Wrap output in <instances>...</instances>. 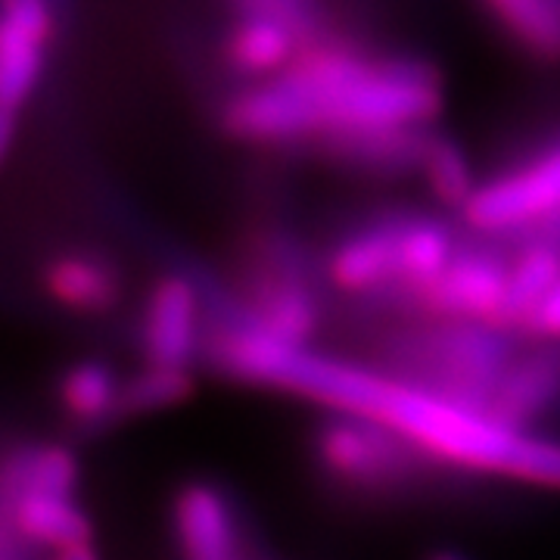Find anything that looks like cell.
<instances>
[{
    "instance_id": "6da1fadb",
    "label": "cell",
    "mask_w": 560,
    "mask_h": 560,
    "mask_svg": "<svg viewBox=\"0 0 560 560\" xmlns=\"http://www.w3.org/2000/svg\"><path fill=\"white\" fill-rule=\"evenodd\" d=\"M219 359L246 381L278 383L342 408L346 415L377 420L415 452H427L445 464L560 482V448L523 440L521 430L499 423L486 408L448 399L415 381L315 359L249 320L221 334Z\"/></svg>"
},
{
    "instance_id": "7a4b0ae2",
    "label": "cell",
    "mask_w": 560,
    "mask_h": 560,
    "mask_svg": "<svg viewBox=\"0 0 560 560\" xmlns=\"http://www.w3.org/2000/svg\"><path fill=\"white\" fill-rule=\"evenodd\" d=\"M440 106V79L423 62L312 47L275 79L234 97L224 119L237 138L259 143L324 138L342 150L374 135L420 131Z\"/></svg>"
},
{
    "instance_id": "3957f363",
    "label": "cell",
    "mask_w": 560,
    "mask_h": 560,
    "mask_svg": "<svg viewBox=\"0 0 560 560\" xmlns=\"http://www.w3.org/2000/svg\"><path fill=\"white\" fill-rule=\"evenodd\" d=\"M75 480V458L60 445H40L16 460L7 499L10 523L22 539L57 551L88 541L91 526L72 499Z\"/></svg>"
},
{
    "instance_id": "277c9868",
    "label": "cell",
    "mask_w": 560,
    "mask_h": 560,
    "mask_svg": "<svg viewBox=\"0 0 560 560\" xmlns=\"http://www.w3.org/2000/svg\"><path fill=\"white\" fill-rule=\"evenodd\" d=\"M405 359L418 368L420 386H430L448 399L486 408L495 383L504 374L508 346L492 324H464L452 320L433 334L408 342Z\"/></svg>"
},
{
    "instance_id": "5b68a950",
    "label": "cell",
    "mask_w": 560,
    "mask_h": 560,
    "mask_svg": "<svg viewBox=\"0 0 560 560\" xmlns=\"http://www.w3.org/2000/svg\"><path fill=\"white\" fill-rule=\"evenodd\" d=\"M470 228L504 234L560 219V143L514 172L486 180L464 206Z\"/></svg>"
},
{
    "instance_id": "8992f818",
    "label": "cell",
    "mask_w": 560,
    "mask_h": 560,
    "mask_svg": "<svg viewBox=\"0 0 560 560\" xmlns=\"http://www.w3.org/2000/svg\"><path fill=\"white\" fill-rule=\"evenodd\" d=\"M324 467L355 486H386L408 474L415 448L377 420L346 415L320 433Z\"/></svg>"
},
{
    "instance_id": "52a82bcc",
    "label": "cell",
    "mask_w": 560,
    "mask_h": 560,
    "mask_svg": "<svg viewBox=\"0 0 560 560\" xmlns=\"http://www.w3.org/2000/svg\"><path fill=\"white\" fill-rule=\"evenodd\" d=\"M47 0H7L0 25V103H3V143H10L13 116L28 101L40 75L44 47L50 38Z\"/></svg>"
},
{
    "instance_id": "ba28073f",
    "label": "cell",
    "mask_w": 560,
    "mask_h": 560,
    "mask_svg": "<svg viewBox=\"0 0 560 560\" xmlns=\"http://www.w3.org/2000/svg\"><path fill=\"white\" fill-rule=\"evenodd\" d=\"M420 302L464 324H495L508 312V265L489 253H458L423 293Z\"/></svg>"
},
{
    "instance_id": "9c48e42d",
    "label": "cell",
    "mask_w": 560,
    "mask_h": 560,
    "mask_svg": "<svg viewBox=\"0 0 560 560\" xmlns=\"http://www.w3.org/2000/svg\"><path fill=\"white\" fill-rule=\"evenodd\" d=\"M200 337V296L187 278H165L147 302L143 346L153 364L184 368Z\"/></svg>"
},
{
    "instance_id": "30bf717a",
    "label": "cell",
    "mask_w": 560,
    "mask_h": 560,
    "mask_svg": "<svg viewBox=\"0 0 560 560\" xmlns=\"http://www.w3.org/2000/svg\"><path fill=\"white\" fill-rule=\"evenodd\" d=\"M560 396V355L558 352H533L521 361H511L495 383L486 411L492 418L521 430L539 418L541 411Z\"/></svg>"
},
{
    "instance_id": "8fae6325",
    "label": "cell",
    "mask_w": 560,
    "mask_h": 560,
    "mask_svg": "<svg viewBox=\"0 0 560 560\" xmlns=\"http://www.w3.org/2000/svg\"><path fill=\"white\" fill-rule=\"evenodd\" d=\"M305 25L300 13L249 10V16L231 32L228 60L243 75H278L296 60Z\"/></svg>"
},
{
    "instance_id": "7c38bea8",
    "label": "cell",
    "mask_w": 560,
    "mask_h": 560,
    "mask_svg": "<svg viewBox=\"0 0 560 560\" xmlns=\"http://www.w3.org/2000/svg\"><path fill=\"white\" fill-rule=\"evenodd\" d=\"M253 324L287 346H300L318 330V300L293 271H265L253 287Z\"/></svg>"
},
{
    "instance_id": "4fadbf2b",
    "label": "cell",
    "mask_w": 560,
    "mask_h": 560,
    "mask_svg": "<svg viewBox=\"0 0 560 560\" xmlns=\"http://www.w3.org/2000/svg\"><path fill=\"white\" fill-rule=\"evenodd\" d=\"M327 275L346 293H374L399 283V221H386L342 241L330 256Z\"/></svg>"
},
{
    "instance_id": "5bb4252c",
    "label": "cell",
    "mask_w": 560,
    "mask_h": 560,
    "mask_svg": "<svg viewBox=\"0 0 560 560\" xmlns=\"http://www.w3.org/2000/svg\"><path fill=\"white\" fill-rule=\"evenodd\" d=\"M180 551L187 560H234V517L212 486H187L175 504Z\"/></svg>"
},
{
    "instance_id": "9a60e30c",
    "label": "cell",
    "mask_w": 560,
    "mask_h": 560,
    "mask_svg": "<svg viewBox=\"0 0 560 560\" xmlns=\"http://www.w3.org/2000/svg\"><path fill=\"white\" fill-rule=\"evenodd\" d=\"M50 296L75 312H103L119 296V280L106 261L72 253L47 268Z\"/></svg>"
},
{
    "instance_id": "2e32d148",
    "label": "cell",
    "mask_w": 560,
    "mask_h": 560,
    "mask_svg": "<svg viewBox=\"0 0 560 560\" xmlns=\"http://www.w3.org/2000/svg\"><path fill=\"white\" fill-rule=\"evenodd\" d=\"M455 243L452 234L440 221L408 219L399 221V271L405 287L423 293L442 271L455 261Z\"/></svg>"
},
{
    "instance_id": "e0dca14e",
    "label": "cell",
    "mask_w": 560,
    "mask_h": 560,
    "mask_svg": "<svg viewBox=\"0 0 560 560\" xmlns=\"http://www.w3.org/2000/svg\"><path fill=\"white\" fill-rule=\"evenodd\" d=\"M560 280V249L555 243L526 246L517 261L508 268V312L504 320L526 324L529 315L548 300Z\"/></svg>"
},
{
    "instance_id": "ac0fdd59",
    "label": "cell",
    "mask_w": 560,
    "mask_h": 560,
    "mask_svg": "<svg viewBox=\"0 0 560 560\" xmlns=\"http://www.w3.org/2000/svg\"><path fill=\"white\" fill-rule=\"evenodd\" d=\"M486 3L526 50L545 60H558L560 0H486Z\"/></svg>"
},
{
    "instance_id": "d6986e66",
    "label": "cell",
    "mask_w": 560,
    "mask_h": 560,
    "mask_svg": "<svg viewBox=\"0 0 560 560\" xmlns=\"http://www.w3.org/2000/svg\"><path fill=\"white\" fill-rule=\"evenodd\" d=\"M60 396L72 418L101 420L121 405V386L103 364H79L66 374Z\"/></svg>"
},
{
    "instance_id": "ffe728a7",
    "label": "cell",
    "mask_w": 560,
    "mask_h": 560,
    "mask_svg": "<svg viewBox=\"0 0 560 560\" xmlns=\"http://www.w3.org/2000/svg\"><path fill=\"white\" fill-rule=\"evenodd\" d=\"M420 165L427 172V180H430L433 194L442 202H455L460 209L470 202L477 184H474V175H470V165H467L464 153H460L455 143H448V140H430Z\"/></svg>"
},
{
    "instance_id": "44dd1931",
    "label": "cell",
    "mask_w": 560,
    "mask_h": 560,
    "mask_svg": "<svg viewBox=\"0 0 560 560\" xmlns=\"http://www.w3.org/2000/svg\"><path fill=\"white\" fill-rule=\"evenodd\" d=\"M190 393V377L184 368L172 364H153L147 371H140L128 386H121V408L128 411H156L178 405Z\"/></svg>"
},
{
    "instance_id": "7402d4cb",
    "label": "cell",
    "mask_w": 560,
    "mask_h": 560,
    "mask_svg": "<svg viewBox=\"0 0 560 560\" xmlns=\"http://www.w3.org/2000/svg\"><path fill=\"white\" fill-rule=\"evenodd\" d=\"M526 327L539 337H548V340H560V280L558 287L548 293V300L541 302L539 308L529 315Z\"/></svg>"
},
{
    "instance_id": "603a6c76",
    "label": "cell",
    "mask_w": 560,
    "mask_h": 560,
    "mask_svg": "<svg viewBox=\"0 0 560 560\" xmlns=\"http://www.w3.org/2000/svg\"><path fill=\"white\" fill-rule=\"evenodd\" d=\"M249 10H268V13H300V0H243Z\"/></svg>"
},
{
    "instance_id": "cb8c5ba5",
    "label": "cell",
    "mask_w": 560,
    "mask_h": 560,
    "mask_svg": "<svg viewBox=\"0 0 560 560\" xmlns=\"http://www.w3.org/2000/svg\"><path fill=\"white\" fill-rule=\"evenodd\" d=\"M57 560H97V555H94L91 541H81V545H69V548L57 551Z\"/></svg>"
}]
</instances>
